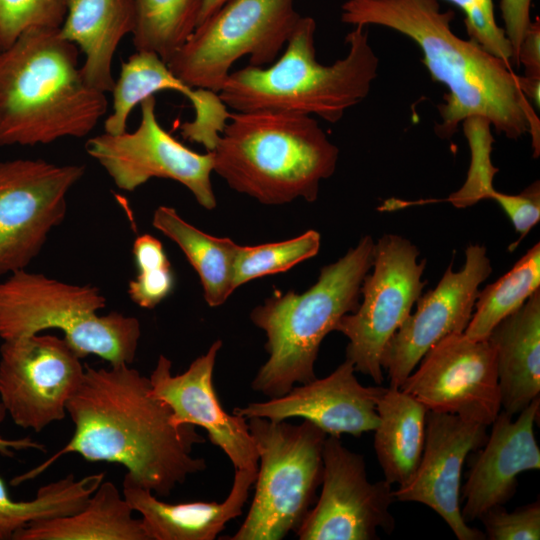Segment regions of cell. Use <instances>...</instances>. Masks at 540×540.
Returning <instances> with one entry per match:
<instances>
[{
  "label": "cell",
  "mask_w": 540,
  "mask_h": 540,
  "mask_svg": "<svg viewBox=\"0 0 540 540\" xmlns=\"http://www.w3.org/2000/svg\"><path fill=\"white\" fill-rule=\"evenodd\" d=\"M66 412L74 433L69 442L35 468L14 477L20 485L44 473L69 453L88 462H107L126 469L123 479L167 497L207 464L193 456L205 443L196 426L171 423L170 407L151 392L149 377L130 364L103 368L84 364L82 381L68 400Z\"/></svg>",
  "instance_id": "obj_1"
},
{
  "label": "cell",
  "mask_w": 540,
  "mask_h": 540,
  "mask_svg": "<svg viewBox=\"0 0 540 540\" xmlns=\"http://www.w3.org/2000/svg\"><path fill=\"white\" fill-rule=\"evenodd\" d=\"M453 264L436 287L421 294L411 312L387 343L381 365L389 386L400 388L425 353L444 337L465 331L473 314L479 286L492 272L484 246L465 250V262L458 271Z\"/></svg>",
  "instance_id": "obj_16"
},
{
  "label": "cell",
  "mask_w": 540,
  "mask_h": 540,
  "mask_svg": "<svg viewBox=\"0 0 540 540\" xmlns=\"http://www.w3.org/2000/svg\"><path fill=\"white\" fill-rule=\"evenodd\" d=\"M257 471L235 469L224 501L168 503L123 479L122 494L141 521L148 540H214L226 524L242 514Z\"/></svg>",
  "instance_id": "obj_22"
},
{
  "label": "cell",
  "mask_w": 540,
  "mask_h": 540,
  "mask_svg": "<svg viewBox=\"0 0 540 540\" xmlns=\"http://www.w3.org/2000/svg\"><path fill=\"white\" fill-rule=\"evenodd\" d=\"M133 512L114 483L103 480L80 511L33 522L13 540H148Z\"/></svg>",
  "instance_id": "obj_25"
},
{
  "label": "cell",
  "mask_w": 540,
  "mask_h": 540,
  "mask_svg": "<svg viewBox=\"0 0 540 540\" xmlns=\"http://www.w3.org/2000/svg\"><path fill=\"white\" fill-rule=\"evenodd\" d=\"M496 356L501 409L514 416L540 395V289L488 336Z\"/></svg>",
  "instance_id": "obj_23"
},
{
  "label": "cell",
  "mask_w": 540,
  "mask_h": 540,
  "mask_svg": "<svg viewBox=\"0 0 540 540\" xmlns=\"http://www.w3.org/2000/svg\"><path fill=\"white\" fill-rule=\"evenodd\" d=\"M533 0H500V12L504 23L502 27L512 51V65L517 66L520 43L531 23Z\"/></svg>",
  "instance_id": "obj_38"
},
{
  "label": "cell",
  "mask_w": 540,
  "mask_h": 540,
  "mask_svg": "<svg viewBox=\"0 0 540 540\" xmlns=\"http://www.w3.org/2000/svg\"><path fill=\"white\" fill-rule=\"evenodd\" d=\"M321 492L295 534L300 540H375L390 534L396 500L385 479L370 482L363 455L349 450L340 437L327 435L323 446Z\"/></svg>",
  "instance_id": "obj_14"
},
{
  "label": "cell",
  "mask_w": 540,
  "mask_h": 540,
  "mask_svg": "<svg viewBox=\"0 0 540 540\" xmlns=\"http://www.w3.org/2000/svg\"><path fill=\"white\" fill-rule=\"evenodd\" d=\"M68 0H0V51L30 28L59 29Z\"/></svg>",
  "instance_id": "obj_34"
},
{
  "label": "cell",
  "mask_w": 540,
  "mask_h": 540,
  "mask_svg": "<svg viewBox=\"0 0 540 540\" xmlns=\"http://www.w3.org/2000/svg\"><path fill=\"white\" fill-rule=\"evenodd\" d=\"M260 464L247 516L229 540H281L296 532L317 500L327 434L308 420L247 419Z\"/></svg>",
  "instance_id": "obj_8"
},
{
  "label": "cell",
  "mask_w": 540,
  "mask_h": 540,
  "mask_svg": "<svg viewBox=\"0 0 540 540\" xmlns=\"http://www.w3.org/2000/svg\"><path fill=\"white\" fill-rule=\"evenodd\" d=\"M105 93L81 73L59 29L30 28L0 51V146L87 136L106 114Z\"/></svg>",
  "instance_id": "obj_3"
},
{
  "label": "cell",
  "mask_w": 540,
  "mask_h": 540,
  "mask_svg": "<svg viewBox=\"0 0 540 540\" xmlns=\"http://www.w3.org/2000/svg\"><path fill=\"white\" fill-rule=\"evenodd\" d=\"M300 17L294 0H229L195 28L167 64L187 86L219 93L243 56L251 66L273 63Z\"/></svg>",
  "instance_id": "obj_9"
},
{
  "label": "cell",
  "mask_w": 540,
  "mask_h": 540,
  "mask_svg": "<svg viewBox=\"0 0 540 540\" xmlns=\"http://www.w3.org/2000/svg\"><path fill=\"white\" fill-rule=\"evenodd\" d=\"M140 108L136 130L91 137L85 144L87 154L121 190L132 192L152 178L170 179L185 186L200 206L214 209L212 153H197L167 132L158 121L154 96L143 100Z\"/></svg>",
  "instance_id": "obj_12"
},
{
  "label": "cell",
  "mask_w": 540,
  "mask_h": 540,
  "mask_svg": "<svg viewBox=\"0 0 540 540\" xmlns=\"http://www.w3.org/2000/svg\"><path fill=\"white\" fill-rule=\"evenodd\" d=\"M222 345L221 340L214 341L205 354L176 375L171 373V360L160 355L149 376L151 392L170 407L173 425L205 429L211 443L225 453L234 469L257 471L258 452L247 420L227 413L214 387V367Z\"/></svg>",
  "instance_id": "obj_18"
},
{
  "label": "cell",
  "mask_w": 540,
  "mask_h": 540,
  "mask_svg": "<svg viewBox=\"0 0 540 540\" xmlns=\"http://www.w3.org/2000/svg\"><path fill=\"white\" fill-rule=\"evenodd\" d=\"M487 426L459 416L427 412L426 435L419 464L412 476L394 490L397 501L417 502L436 512L459 540H484L461 514V475L466 457L481 448Z\"/></svg>",
  "instance_id": "obj_17"
},
{
  "label": "cell",
  "mask_w": 540,
  "mask_h": 540,
  "mask_svg": "<svg viewBox=\"0 0 540 540\" xmlns=\"http://www.w3.org/2000/svg\"><path fill=\"white\" fill-rule=\"evenodd\" d=\"M400 389L428 411L490 426L501 411L496 356L489 339L450 334L421 358Z\"/></svg>",
  "instance_id": "obj_15"
},
{
  "label": "cell",
  "mask_w": 540,
  "mask_h": 540,
  "mask_svg": "<svg viewBox=\"0 0 540 540\" xmlns=\"http://www.w3.org/2000/svg\"><path fill=\"white\" fill-rule=\"evenodd\" d=\"M524 67L528 78L540 79V20H532L520 43L517 54V66Z\"/></svg>",
  "instance_id": "obj_39"
},
{
  "label": "cell",
  "mask_w": 540,
  "mask_h": 540,
  "mask_svg": "<svg viewBox=\"0 0 540 540\" xmlns=\"http://www.w3.org/2000/svg\"><path fill=\"white\" fill-rule=\"evenodd\" d=\"M136 51L157 54L168 63L198 25L203 0H134Z\"/></svg>",
  "instance_id": "obj_30"
},
{
  "label": "cell",
  "mask_w": 540,
  "mask_h": 540,
  "mask_svg": "<svg viewBox=\"0 0 540 540\" xmlns=\"http://www.w3.org/2000/svg\"><path fill=\"white\" fill-rule=\"evenodd\" d=\"M347 359L324 378L293 386L286 394L267 401L235 407L233 413L246 420L271 421L290 418L308 420L327 435L360 437L378 425L377 400L385 387L364 386Z\"/></svg>",
  "instance_id": "obj_19"
},
{
  "label": "cell",
  "mask_w": 540,
  "mask_h": 540,
  "mask_svg": "<svg viewBox=\"0 0 540 540\" xmlns=\"http://www.w3.org/2000/svg\"><path fill=\"white\" fill-rule=\"evenodd\" d=\"M452 10L438 0H345L341 21L352 26L386 27L413 40L433 80L446 86L445 102L438 106L435 133L449 139L459 124L480 118L510 140L526 134L533 156L540 154V122L534 105L518 84L511 65L473 39H463L451 27Z\"/></svg>",
  "instance_id": "obj_2"
},
{
  "label": "cell",
  "mask_w": 540,
  "mask_h": 540,
  "mask_svg": "<svg viewBox=\"0 0 540 540\" xmlns=\"http://www.w3.org/2000/svg\"><path fill=\"white\" fill-rule=\"evenodd\" d=\"M152 225L182 250L200 278L206 303L211 307L224 304L235 290L234 264L239 245L228 237L201 231L169 206L156 208Z\"/></svg>",
  "instance_id": "obj_27"
},
{
  "label": "cell",
  "mask_w": 540,
  "mask_h": 540,
  "mask_svg": "<svg viewBox=\"0 0 540 540\" xmlns=\"http://www.w3.org/2000/svg\"><path fill=\"white\" fill-rule=\"evenodd\" d=\"M481 520L486 539L489 540H538L540 539V503L535 501L518 507L512 512L504 505L495 506L483 513Z\"/></svg>",
  "instance_id": "obj_36"
},
{
  "label": "cell",
  "mask_w": 540,
  "mask_h": 540,
  "mask_svg": "<svg viewBox=\"0 0 540 540\" xmlns=\"http://www.w3.org/2000/svg\"><path fill=\"white\" fill-rule=\"evenodd\" d=\"M491 125L479 118H471L463 122L467 137L471 162L466 181L463 186L449 195V201L456 208L472 206L483 199H488L494 189L493 177L498 169L492 165L490 154L493 137Z\"/></svg>",
  "instance_id": "obj_33"
},
{
  "label": "cell",
  "mask_w": 540,
  "mask_h": 540,
  "mask_svg": "<svg viewBox=\"0 0 540 540\" xmlns=\"http://www.w3.org/2000/svg\"><path fill=\"white\" fill-rule=\"evenodd\" d=\"M135 26L134 0H68L59 32L84 53L81 73L85 82L106 93L115 85L112 61L116 49Z\"/></svg>",
  "instance_id": "obj_24"
},
{
  "label": "cell",
  "mask_w": 540,
  "mask_h": 540,
  "mask_svg": "<svg viewBox=\"0 0 540 540\" xmlns=\"http://www.w3.org/2000/svg\"><path fill=\"white\" fill-rule=\"evenodd\" d=\"M418 248L408 239L385 234L375 244L371 272L362 282V301L344 315L335 331L348 339L346 359L356 372L383 382V351L422 294L426 260H418Z\"/></svg>",
  "instance_id": "obj_10"
},
{
  "label": "cell",
  "mask_w": 540,
  "mask_h": 540,
  "mask_svg": "<svg viewBox=\"0 0 540 540\" xmlns=\"http://www.w3.org/2000/svg\"><path fill=\"white\" fill-rule=\"evenodd\" d=\"M374 450L384 479L398 486L416 470L425 443L428 410L398 387H385L377 400Z\"/></svg>",
  "instance_id": "obj_26"
},
{
  "label": "cell",
  "mask_w": 540,
  "mask_h": 540,
  "mask_svg": "<svg viewBox=\"0 0 540 540\" xmlns=\"http://www.w3.org/2000/svg\"><path fill=\"white\" fill-rule=\"evenodd\" d=\"M132 254L137 275L128 284L130 299L144 309H153L173 291L175 278L160 240L150 234L138 236Z\"/></svg>",
  "instance_id": "obj_32"
},
{
  "label": "cell",
  "mask_w": 540,
  "mask_h": 540,
  "mask_svg": "<svg viewBox=\"0 0 540 540\" xmlns=\"http://www.w3.org/2000/svg\"><path fill=\"white\" fill-rule=\"evenodd\" d=\"M488 199L498 203L520 234V238L509 247L512 251L540 220V183L534 181L521 193L513 195L493 189Z\"/></svg>",
  "instance_id": "obj_37"
},
{
  "label": "cell",
  "mask_w": 540,
  "mask_h": 540,
  "mask_svg": "<svg viewBox=\"0 0 540 540\" xmlns=\"http://www.w3.org/2000/svg\"><path fill=\"white\" fill-rule=\"evenodd\" d=\"M316 22L301 16L281 56L267 67L246 66L230 73L220 90L236 112L276 111L317 116L329 123L362 102L378 76L379 58L368 27L353 26L348 51L331 65L316 59Z\"/></svg>",
  "instance_id": "obj_4"
},
{
  "label": "cell",
  "mask_w": 540,
  "mask_h": 540,
  "mask_svg": "<svg viewBox=\"0 0 540 540\" xmlns=\"http://www.w3.org/2000/svg\"><path fill=\"white\" fill-rule=\"evenodd\" d=\"M7 412L0 399V424L4 421ZM36 449L45 451V446L42 443L34 441L30 437L19 439H7L0 437V454L4 457H13L14 451Z\"/></svg>",
  "instance_id": "obj_40"
},
{
  "label": "cell",
  "mask_w": 540,
  "mask_h": 540,
  "mask_svg": "<svg viewBox=\"0 0 540 540\" xmlns=\"http://www.w3.org/2000/svg\"><path fill=\"white\" fill-rule=\"evenodd\" d=\"M85 166L43 159L0 161V276L26 269L67 212Z\"/></svg>",
  "instance_id": "obj_11"
},
{
  "label": "cell",
  "mask_w": 540,
  "mask_h": 540,
  "mask_svg": "<svg viewBox=\"0 0 540 540\" xmlns=\"http://www.w3.org/2000/svg\"><path fill=\"white\" fill-rule=\"evenodd\" d=\"M465 15L464 25L473 39L491 54L512 65V51L504 30L496 22L493 0H447Z\"/></svg>",
  "instance_id": "obj_35"
},
{
  "label": "cell",
  "mask_w": 540,
  "mask_h": 540,
  "mask_svg": "<svg viewBox=\"0 0 540 540\" xmlns=\"http://www.w3.org/2000/svg\"><path fill=\"white\" fill-rule=\"evenodd\" d=\"M374 244L371 236H364L343 257L324 266L305 292L275 294L252 310L250 319L265 332L268 353L251 382L255 392L275 398L316 378L315 361L323 339L359 306Z\"/></svg>",
  "instance_id": "obj_6"
},
{
  "label": "cell",
  "mask_w": 540,
  "mask_h": 540,
  "mask_svg": "<svg viewBox=\"0 0 540 540\" xmlns=\"http://www.w3.org/2000/svg\"><path fill=\"white\" fill-rule=\"evenodd\" d=\"M227 1L229 0H203L198 25L202 23L205 19H207L209 16H211L213 13H215Z\"/></svg>",
  "instance_id": "obj_41"
},
{
  "label": "cell",
  "mask_w": 540,
  "mask_h": 540,
  "mask_svg": "<svg viewBox=\"0 0 540 540\" xmlns=\"http://www.w3.org/2000/svg\"><path fill=\"white\" fill-rule=\"evenodd\" d=\"M539 410L537 397L516 419L500 411L490 425L491 431L462 490L461 514L466 523L509 501L516 491L518 475L540 469V450L534 432Z\"/></svg>",
  "instance_id": "obj_20"
},
{
  "label": "cell",
  "mask_w": 540,
  "mask_h": 540,
  "mask_svg": "<svg viewBox=\"0 0 540 540\" xmlns=\"http://www.w3.org/2000/svg\"><path fill=\"white\" fill-rule=\"evenodd\" d=\"M320 233L308 230L284 241L255 246L239 245L234 264V287L270 274L285 272L317 255Z\"/></svg>",
  "instance_id": "obj_31"
},
{
  "label": "cell",
  "mask_w": 540,
  "mask_h": 540,
  "mask_svg": "<svg viewBox=\"0 0 540 540\" xmlns=\"http://www.w3.org/2000/svg\"><path fill=\"white\" fill-rule=\"evenodd\" d=\"M83 375L81 358L64 338L39 333L0 346V399L24 429L40 432L64 419Z\"/></svg>",
  "instance_id": "obj_13"
},
{
  "label": "cell",
  "mask_w": 540,
  "mask_h": 540,
  "mask_svg": "<svg viewBox=\"0 0 540 540\" xmlns=\"http://www.w3.org/2000/svg\"><path fill=\"white\" fill-rule=\"evenodd\" d=\"M105 306L106 298L96 286L18 270L0 282V339L59 329L81 359L96 355L110 365L131 364L141 336L140 322L116 311L98 315Z\"/></svg>",
  "instance_id": "obj_7"
},
{
  "label": "cell",
  "mask_w": 540,
  "mask_h": 540,
  "mask_svg": "<svg viewBox=\"0 0 540 540\" xmlns=\"http://www.w3.org/2000/svg\"><path fill=\"white\" fill-rule=\"evenodd\" d=\"M165 90L177 91L191 102L194 118L184 123L190 137L208 141L223 131L231 113L218 93L187 86L157 54L136 51L121 63L119 78L111 92L112 113L104 121V132L114 135L126 132L127 119L134 107Z\"/></svg>",
  "instance_id": "obj_21"
},
{
  "label": "cell",
  "mask_w": 540,
  "mask_h": 540,
  "mask_svg": "<svg viewBox=\"0 0 540 540\" xmlns=\"http://www.w3.org/2000/svg\"><path fill=\"white\" fill-rule=\"evenodd\" d=\"M213 171L228 186L265 205L317 199L339 150L313 116L235 112L211 151Z\"/></svg>",
  "instance_id": "obj_5"
},
{
  "label": "cell",
  "mask_w": 540,
  "mask_h": 540,
  "mask_svg": "<svg viewBox=\"0 0 540 540\" xmlns=\"http://www.w3.org/2000/svg\"><path fill=\"white\" fill-rule=\"evenodd\" d=\"M540 289V244L533 245L499 279L478 291L473 314L464 334L487 339L494 327Z\"/></svg>",
  "instance_id": "obj_29"
},
{
  "label": "cell",
  "mask_w": 540,
  "mask_h": 540,
  "mask_svg": "<svg viewBox=\"0 0 540 540\" xmlns=\"http://www.w3.org/2000/svg\"><path fill=\"white\" fill-rule=\"evenodd\" d=\"M104 476L100 472L76 479L74 474H69L41 486L35 497L27 501L12 499L5 480L0 477V540H13L33 522L80 511Z\"/></svg>",
  "instance_id": "obj_28"
}]
</instances>
